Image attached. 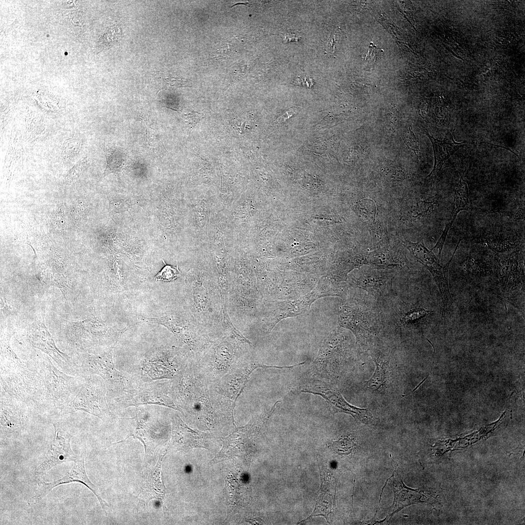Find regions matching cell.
<instances>
[{
	"label": "cell",
	"instance_id": "obj_10",
	"mask_svg": "<svg viewBox=\"0 0 525 525\" xmlns=\"http://www.w3.org/2000/svg\"><path fill=\"white\" fill-rule=\"evenodd\" d=\"M95 320L69 321L63 331L64 340L69 347L81 353L103 338L104 325Z\"/></svg>",
	"mask_w": 525,
	"mask_h": 525
},
{
	"label": "cell",
	"instance_id": "obj_6",
	"mask_svg": "<svg viewBox=\"0 0 525 525\" xmlns=\"http://www.w3.org/2000/svg\"><path fill=\"white\" fill-rule=\"evenodd\" d=\"M279 402H276L270 410L254 417L246 425L237 428L228 437L222 438L223 446L216 457L241 455L247 452L252 441L258 436L273 415Z\"/></svg>",
	"mask_w": 525,
	"mask_h": 525
},
{
	"label": "cell",
	"instance_id": "obj_28",
	"mask_svg": "<svg viewBox=\"0 0 525 525\" xmlns=\"http://www.w3.org/2000/svg\"><path fill=\"white\" fill-rule=\"evenodd\" d=\"M357 442L355 438L351 436H345L334 441L332 444L333 450L340 455H348L356 448Z\"/></svg>",
	"mask_w": 525,
	"mask_h": 525
},
{
	"label": "cell",
	"instance_id": "obj_9",
	"mask_svg": "<svg viewBox=\"0 0 525 525\" xmlns=\"http://www.w3.org/2000/svg\"><path fill=\"white\" fill-rule=\"evenodd\" d=\"M73 482L80 483L85 485L92 491L99 500L103 510L106 514V508L108 507V505L101 498L97 490L96 486L88 477L85 470L84 457L83 455L76 456L74 460L72 468L63 477L52 482H46L41 479L37 480L38 487L34 495L29 499L27 503L30 506H34L48 494L55 487L61 485Z\"/></svg>",
	"mask_w": 525,
	"mask_h": 525
},
{
	"label": "cell",
	"instance_id": "obj_2",
	"mask_svg": "<svg viewBox=\"0 0 525 525\" xmlns=\"http://www.w3.org/2000/svg\"><path fill=\"white\" fill-rule=\"evenodd\" d=\"M48 356L39 358L41 381L36 409L55 416L73 413V400L85 378L63 372Z\"/></svg>",
	"mask_w": 525,
	"mask_h": 525
},
{
	"label": "cell",
	"instance_id": "obj_22",
	"mask_svg": "<svg viewBox=\"0 0 525 525\" xmlns=\"http://www.w3.org/2000/svg\"><path fill=\"white\" fill-rule=\"evenodd\" d=\"M368 264L380 268L401 267L405 265V258L396 249L384 246L366 252Z\"/></svg>",
	"mask_w": 525,
	"mask_h": 525
},
{
	"label": "cell",
	"instance_id": "obj_33",
	"mask_svg": "<svg viewBox=\"0 0 525 525\" xmlns=\"http://www.w3.org/2000/svg\"><path fill=\"white\" fill-rule=\"evenodd\" d=\"M342 36L339 29L333 31L329 35L326 45V51L330 53L334 52L336 47L338 46Z\"/></svg>",
	"mask_w": 525,
	"mask_h": 525
},
{
	"label": "cell",
	"instance_id": "obj_25",
	"mask_svg": "<svg viewBox=\"0 0 525 525\" xmlns=\"http://www.w3.org/2000/svg\"><path fill=\"white\" fill-rule=\"evenodd\" d=\"M355 213L366 224L373 226L377 216V207L371 199L365 198L356 201L353 206Z\"/></svg>",
	"mask_w": 525,
	"mask_h": 525
},
{
	"label": "cell",
	"instance_id": "obj_23",
	"mask_svg": "<svg viewBox=\"0 0 525 525\" xmlns=\"http://www.w3.org/2000/svg\"><path fill=\"white\" fill-rule=\"evenodd\" d=\"M437 203L433 201L408 198L402 202L401 217L405 221H414L425 217L431 213Z\"/></svg>",
	"mask_w": 525,
	"mask_h": 525
},
{
	"label": "cell",
	"instance_id": "obj_29",
	"mask_svg": "<svg viewBox=\"0 0 525 525\" xmlns=\"http://www.w3.org/2000/svg\"><path fill=\"white\" fill-rule=\"evenodd\" d=\"M431 311L422 307L413 308L407 311L400 318V323L405 326L416 323L430 314Z\"/></svg>",
	"mask_w": 525,
	"mask_h": 525
},
{
	"label": "cell",
	"instance_id": "obj_34",
	"mask_svg": "<svg viewBox=\"0 0 525 525\" xmlns=\"http://www.w3.org/2000/svg\"><path fill=\"white\" fill-rule=\"evenodd\" d=\"M224 319L228 330L231 335L242 343H246L251 344V342L249 340L245 338L232 324L229 320V318L226 312L224 315Z\"/></svg>",
	"mask_w": 525,
	"mask_h": 525
},
{
	"label": "cell",
	"instance_id": "obj_40",
	"mask_svg": "<svg viewBox=\"0 0 525 525\" xmlns=\"http://www.w3.org/2000/svg\"><path fill=\"white\" fill-rule=\"evenodd\" d=\"M299 38V36L295 33H286L283 35V41L285 43L298 41Z\"/></svg>",
	"mask_w": 525,
	"mask_h": 525
},
{
	"label": "cell",
	"instance_id": "obj_38",
	"mask_svg": "<svg viewBox=\"0 0 525 525\" xmlns=\"http://www.w3.org/2000/svg\"><path fill=\"white\" fill-rule=\"evenodd\" d=\"M15 309L7 302L5 297L0 296V313L3 316L6 317L13 314Z\"/></svg>",
	"mask_w": 525,
	"mask_h": 525
},
{
	"label": "cell",
	"instance_id": "obj_26",
	"mask_svg": "<svg viewBox=\"0 0 525 525\" xmlns=\"http://www.w3.org/2000/svg\"><path fill=\"white\" fill-rule=\"evenodd\" d=\"M121 35V28L119 24H115L108 28L97 40L96 50L100 52L112 47L119 42Z\"/></svg>",
	"mask_w": 525,
	"mask_h": 525
},
{
	"label": "cell",
	"instance_id": "obj_35",
	"mask_svg": "<svg viewBox=\"0 0 525 525\" xmlns=\"http://www.w3.org/2000/svg\"><path fill=\"white\" fill-rule=\"evenodd\" d=\"M157 75L160 77L162 81L170 87H180L186 86V82L178 77L174 76L169 74H162Z\"/></svg>",
	"mask_w": 525,
	"mask_h": 525
},
{
	"label": "cell",
	"instance_id": "obj_11",
	"mask_svg": "<svg viewBox=\"0 0 525 525\" xmlns=\"http://www.w3.org/2000/svg\"><path fill=\"white\" fill-rule=\"evenodd\" d=\"M54 437L50 449L46 453L43 461L34 470L35 476L40 479L54 467L64 462L74 461L76 455L71 449V435L61 430L56 424L53 423Z\"/></svg>",
	"mask_w": 525,
	"mask_h": 525
},
{
	"label": "cell",
	"instance_id": "obj_21",
	"mask_svg": "<svg viewBox=\"0 0 525 525\" xmlns=\"http://www.w3.org/2000/svg\"><path fill=\"white\" fill-rule=\"evenodd\" d=\"M469 187L465 172L461 175L455 189L453 209L450 218L444 230L434 247L431 249L438 250V258L440 259L442 249L448 232L458 213L462 210H467L470 208Z\"/></svg>",
	"mask_w": 525,
	"mask_h": 525
},
{
	"label": "cell",
	"instance_id": "obj_16",
	"mask_svg": "<svg viewBox=\"0 0 525 525\" xmlns=\"http://www.w3.org/2000/svg\"><path fill=\"white\" fill-rule=\"evenodd\" d=\"M338 338L335 334L327 336L321 344L317 355L307 372L312 378L319 381L328 379L333 372L334 357L338 353Z\"/></svg>",
	"mask_w": 525,
	"mask_h": 525
},
{
	"label": "cell",
	"instance_id": "obj_12",
	"mask_svg": "<svg viewBox=\"0 0 525 525\" xmlns=\"http://www.w3.org/2000/svg\"><path fill=\"white\" fill-rule=\"evenodd\" d=\"M301 392L312 393L322 397L327 402L331 411L334 413H344L352 416L355 420L368 424L372 420L373 416L366 408L355 407L348 403L337 391L330 389L324 385L306 384L301 388Z\"/></svg>",
	"mask_w": 525,
	"mask_h": 525
},
{
	"label": "cell",
	"instance_id": "obj_1",
	"mask_svg": "<svg viewBox=\"0 0 525 525\" xmlns=\"http://www.w3.org/2000/svg\"><path fill=\"white\" fill-rule=\"evenodd\" d=\"M10 329L0 335V388L29 407L36 409L41 377L39 358L22 360L10 346Z\"/></svg>",
	"mask_w": 525,
	"mask_h": 525
},
{
	"label": "cell",
	"instance_id": "obj_32",
	"mask_svg": "<svg viewBox=\"0 0 525 525\" xmlns=\"http://www.w3.org/2000/svg\"><path fill=\"white\" fill-rule=\"evenodd\" d=\"M404 141L406 146L418 156L420 151L419 144L411 125L407 127L404 132Z\"/></svg>",
	"mask_w": 525,
	"mask_h": 525
},
{
	"label": "cell",
	"instance_id": "obj_18",
	"mask_svg": "<svg viewBox=\"0 0 525 525\" xmlns=\"http://www.w3.org/2000/svg\"><path fill=\"white\" fill-rule=\"evenodd\" d=\"M367 315L356 305H343L339 312L340 325L353 332L359 345L364 344L369 335L370 323Z\"/></svg>",
	"mask_w": 525,
	"mask_h": 525
},
{
	"label": "cell",
	"instance_id": "obj_31",
	"mask_svg": "<svg viewBox=\"0 0 525 525\" xmlns=\"http://www.w3.org/2000/svg\"><path fill=\"white\" fill-rule=\"evenodd\" d=\"M106 160V166L103 174V176L106 175L109 173L116 172L119 170V162L117 159L118 156L115 150L112 149H104Z\"/></svg>",
	"mask_w": 525,
	"mask_h": 525
},
{
	"label": "cell",
	"instance_id": "obj_7",
	"mask_svg": "<svg viewBox=\"0 0 525 525\" xmlns=\"http://www.w3.org/2000/svg\"><path fill=\"white\" fill-rule=\"evenodd\" d=\"M344 289L341 285L328 280H323L306 295L294 300L280 301L276 304L274 310V317L272 320L271 330L281 320L295 317L308 311L312 304L317 299L326 296L343 295Z\"/></svg>",
	"mask_w": 525,
	"mask_h": 525
},
{
	"label": "cell",
	"instance_id": "obj_4",
	"mask_svg": "<svg viewBox=\"0 0 525 525\" xmlns=\"http://www.w3.org/2000/svg\"><path fill=\"white\" fill-rule=\"evenodd\" d=\"M460 242V240L458 241L450 260L443 266L440 263V259L435 255L432 250H429L426 246L422 240L417 242L408 240L402 241V245L432 275L439 292L441 303V314L444 318L450 315L453 303L448 281L449 266Z\"/></svg>",
	"mask_w": 525,
	"mask_h": 525
},
{
	"label": "cell",
	"instance_id": "obj_24",
	"mask_svg": "<svg viewBox=\"0 0 525 525\" xmlns=\"http://www.w3.org/2000/svg\"><path fill=\"white\" fill-rule=\"evenodd\" d=\"M473 241L486 246L496 253L510 251L518 245L514 238L503 235H485L475 238Z\"/></svg>",
	"mask_w": 525,
	"mask_h": 525
},
{
	"label": "cell",
	"instance_id": "obj_37",
	"mask_svg": "<svg viewBox=\"0 0 525 525\" xmlns=\"http://www.w3.org/2000/svg\"><path fill=\"white\" fill-rule=\"evenodd\" d=\"M185 122L191 127H193L201 120V117L198 112L188 110L183 115Z\"/></svg>",
	"mask_w": 525,
	"mask_h": 525
},
{
	"label": "cell",
	"instance_id": "obj_19",
	"mask_svg": "<svg viewBox=\"0 0 525 525\" xmlns=\"http://www.w3.org/2000/svg\"><path fill=\"white\" fill-rule=\"evenodd\" d=\"M208 438V434L189 428L179 417L174 418L171 441L172 448L184 451L195 447L207 448Z\"/></svg>",
	"mask_w": 525,
	"mask_h": 525
},
{
	"label": "cell",
	"instance_id": "obj_30",
	"mask_svg": "<svg viewBox=\"0 0 525 525\" xmlns=\"http://www.w3.org/2000/svg\"><path fill=\"white\" fill-rule=\"evenodd\" d=\"M162 261L165 264V266L155 276V280L171 281L179 277L181 272L178 269L177 262L176 267H174L167 265L163 260Z\"/></svg>",
	"mask_w": 525,
	"mask_h": 525
},
{
	"label": "cell",
	"instance_id": "obj_8",
	"mask_svg": "<svg viewBox=\"0 0 525 525\" xmlns=\"http://www.w3.org/2000/svg\"><path fill=\"white\" fill-rule=\"evenodd\" d=\"M72 403L73 412L83 411L105 420L110 416L105 400L104 383L97 377L89 375Z\"/></svg>",
	"mask_w": 525,
	"mask_h": 525
},
{
	"label": "cell",
	"instance_id": "obj_13",
	"mask_svg": "<svg viewBox=\"0 0 525 525\" xmlns=\"http://www.w3.org/2000/svg\"><path fill=\"white\" fill-rule=\"evenodd\" d=\"M393 271L385 268H366L351 278V284L362 288L376 298H382L392 291L394 279Z\"/></svg>",
	"mask_w": 525,
	"mask_h": 525
},
{
	"label": "cell",
	"instance_id": "obj_3",
	"mask_svg": "<svg viewBox=\"0 0 525 525\" xmlns=\"http://www.w3.org/2000/svg\"><path fill=\"white\" fill-rule=\"evenodd\" d=\"M298 366H269L257 361L232 366L228 371L216 380L211 387V397L213 404L219 407L227 417L233 420V411L237 400L249 380L253 371L258 368H289Z\"/></svg>",
	"mask_w": 525,
	"mask_h": 525
},
{
	"label": "cell",
	"instance_id": "obj_27",
	"mask_svg": "<svg viewBox=\"0 0 525 525\" xmlns=\"http://www.w3.org/2000/svg\"><path fill=\"white\" fill-rule=\"evenodd\" d=\"M376 369L373 375L368 381V388L374 391L381 390L385 386L387 369L386 363L380 359H375Z\"/></svg>",
	"mask_w": 525,
	"mask_h": 525
},
{
	"label": "cell",
	"instance_id": "obj_39",
	"mask_svg": "<svg viewBox=\"0 0 525 525\" xmlns=\"http://www.w3.org/2000/svg\"><path fill=\"white\" fill-rule=\"evenodd\" d=\"M298 111V109L297 107H293L283 113V114L278 118V121L279 122H284L291 117L293 115L296 114Z\"/></svg>",
	"mask_w": 525,
	"mask_h": 525
},
{
	"label": "cell",
	"instance_id": "obj_20",
	"mask_svg": "<svg viewBox=\"0 0 525 525\" xmlns=\"http://www.w3.org/2000/svg\"><path fill=\"white\" fill-rule=\"evenodd\" d=\"M433 145L435 162L432 172L425 178L427 183L436 180L440 175L441 169L449 157L465 144L464 142H456L452 133L448 131L443 140L436 139L426 133Z\"/></svg>",
	"mask_w": 525,
	"mask_h": 525
},
{
	"label": "cell",
	"instance_id": "obj_14",
	"mask_svg": "<svg viewBox=\"0 0 525 525\" xmlns=\"http://www.w3.org/2000/svg\"><path fill=\"white\" fill-rule=\"evenodd\" d=\"M1 433L10 435L18 433L27 423L25 409L29 407L13 397L0 388Z\"/></svg>",
	"mask_w": 525,
	"mask_h": 525
},
{
	"label": "cell",
	"instance_id": "obj_17",
	"mask_svg": "<svg viewBox=\"0 0 525 525\" xmlns=\"http://www.w3.org/2000/svg\"><path fill=\"white\" fill-rule=\"evenodd\" d=\"M166 453L165 451L160 455L153 469L147 470L142 473L140 491L138 495L140 503H142L147 507L151 499L159 500L164 510L167 509L164 504L166 489L162 480L161 468Z\"/></svg>",
	"mask_w": 525,
	"mask_h": 525
},
{
	"label": "cell",
	"instance_id": "obj_36",
	"mask_svg": "<svg viewBox=\"0 0 525 525\" xmlns=\"http://www.w3.org/2000/svg\"><path fill=\"white\" fill-rule=\"evenodd\" d=\"M500 213L514 221L525 220L524 203L519 206L516 210L508 211H503Z\"/></svg>",
	"mask_w": 525,
	"mask_h": 525
},
{
	"label": "cell",
	"instance_id": "obj_5",
	"mask_svg": "<svg viewBox=\"0 0 525 525\" xmlns=\"http://www.w3.org/2000/svg\"><path fill=\"white\" fill-rule=\"evenodd\" d=\"M26 336L30 345L51 358L61 370L71 375L80 376L78 366L74 359L57 347L43 316L38 317L29 325Z\"/></svg>",
	"mask_w": 525,
	"mask_h": 525
},
{
	"label": "cell",
	"instance_id": "obj_15",
	"mask_svg": "<svg viewBox=\"0 0 525 525\" xmlns=\"http://www.w3.org/2000/svg\"><path fill=\"white\" fill-rule=\"evenodd\" d=\"M80 376L85 378L91 374H98L111 385L117 380L118 372L114 368L110 352L100 355L79 353L77 360Z\"/></svg>",
	"mask_w": 525,
	"mask_h": 525
}]
</instances>
